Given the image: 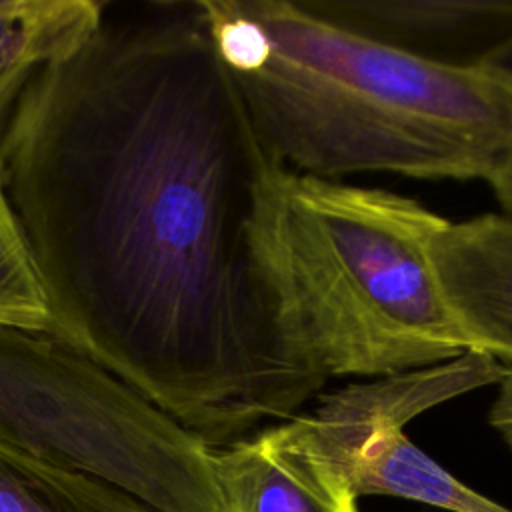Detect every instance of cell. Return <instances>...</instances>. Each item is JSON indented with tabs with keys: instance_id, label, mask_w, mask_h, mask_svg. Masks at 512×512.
<instances>
[{
	"instance_id": "1",
	"label": "cell",
	"mask_w": 512,
	"mask_h": 512,
	"mask_svg": "<svg viewBox=\"0 0 512 512\" xmlns=\"http://www.w3.org/2000/svg\"><path fill=\"white\" fill-rule=\"evenodd\" d=\"M284 168L196 2L104 20L30 80L0 138L48 334L212 448L294 418L328 380L260 266Z\"/></svg>"
},
{
	"instance_id": "2",
	"label": "cell",
	"mask_w": 512,
	"mask_h": 512,
	"mask_svg": "<svg viewBox=\"0 0 512 512\" xmlns=\"http://www.w3.org/2000/svg\"><path fill=\"white\" fill-rule=\"evenodd\" d=\"M272 152L298 174L486 180L512 138V92L426 62L294 0L196 2Z\"/></svg>"
},
{
	"instance_id": "3",
	"label": "cell",
	"mask_w": 512,
	"mask_h": 512,
	"mask_svg": "<svg viewBox=\"0 0 512 512\" xmlns=\"http://www.w3.org/2000/svg\"><path fill=\"white\" fill-rule=\"evenodd\" d=\"M448 222L390 190L278 174L260 266L288 336L326 378L392 376L472 350L432 258Z\"/></svg>"
},
{
	"instance_id": "4",
	"label": "cell",
	"mask_w": 512,
	"mask_h": 512,
	"mask_svg": "<svg viewBox=\"0 0 512 512\" xmlns=\"http://www.w3.org/2000/svg\"><path fill=\"white\" fill-rule=\"evenodd\" d=\"M0 438L158 512H226L214 448L48 332L0 326Z\"/></svg>"
},
{
	"instance_id": "5",
	"label": "cell",
	"mask_w": 512,
	"mask_h": 512,
	"mask_svg": "<svg viewBox=\"0 0 512 512\" xmlns=\"http://www.w3.org/2000/svg\"><path fill=\"white\" fill-rule=\"evenodd\" d=\"M446 398L444 376L420 368L324 394L304 420L316 450L358 498L384 494L450 512H512L462 484L404 434L412 418Z\"/></svg>"
},
{
	"instance_id": "6",
	"label": "cell",
	"mask_w": 512,
	"mask_h": 512,
	"mask_svg": "<svg viewBox=\"0 0 512 512\" xmlns=\"http://www.w3.org/2000/svg\"><path fill=\"white\" fill-rule=\"evenodd\" d=\"M312 12L414 58L480 64L512 40V0H306Z\"/></svg>"
},
{
	"instance_id": "7",
	"label": "cell",
	"mask_w": 512,
	"mask_h": 512,
	"mask_svg": "<svg viewBox=\"0 0 512 512\" xmlns=\"http://www.w3.org/2000/svg\"><path fill=\"white\" fill-rule=\"evenodd\" d=\"M226 512H360L350 484L316 450L304 416L214 448Z\"/></svg>"
},
{
	"instance_id": "8",
	"label": "cell",
	"mask_w": 512,
	"mask_h": 512,
	"mask_svg": "<svg viewBox=\"0 0 512 512\" xmlns=\"http://www.w3.org/2000/svg\"><path fill=\"white\" fill-rule=\"evenodd\" d=\"M432 258L472 350L512 362V214L448 222L434 238Z\"/></svg>"
},
{
	"instance_id": "9",
	"label": "cell",
	"mask_w": 512,
	"mask_h": 512,
	"mask_svg": "<svg viewBox=\"0 0 512 512\" xmlns=\"http://www.w3.org/2000/svg\"><path fill=\"white\" fill-rule=\"evenodd\" d=\"M104 12L98 0H0V138L30 80L80 48Z\"/></svg>"
},
{
	"instance_id": "10",
	"label": "cell",
	"mask_w": 512,
	"mask_h": 512,
	"mask_svg": "<svg viewBox=\"0 0 512 512\" xmlns=\"http://www.w3.org/2000/svg\"><path fill=\"white\" fill-rule=\"evenodd\" d=\"M0 512H152L130 494L0 438Z\"/></svg>"
},
{
	"instance_id": "11",
	"label": "cell",
	"mask_w": 512,
	"mask_h": 512,
	"mask_svg": "<svg viewBox=\"0 0 512 512\" xmlns=\"http://www.w3.org/2000/svg\"><path fill=\"white\" fill-rule=\"evenodd\" d=\"M50 308L0 170V326L50 332Z\"/></svg>"
},
{
	"instance_id": "12",
	"label": "cell",
	"mask_w": 512,
	"mask_h": 512,
	"mask_svg": "<svg viewBox=\"0 0 512 512\" xmlns=\"http://www.w3.org/2000/svg\"><path fill=\"white\" fill-rule=\"evenodd\" d=\"M502 366L504 372L498 380V394L490 408V424L512 450V362H504Z\"/></svg>"
},
{
	"instance_id": "13",
	"label": "cell",
	"mask_w": 512,
	"mask_h": 512,
	"mask_svg": "<svg viewBox=\"0 0 512 512\" xmlns=\"http://www.w3.org/2000/svg\"><path fill=\"white\" fill-rule=\"evenodd\" d=\"M486 182L492 186L494 196L504 208V212L512 214V138L506 144L500 158L496 160L494 168L490 170Z\"/></svg>"
},
{
	"instance_id": "14",
	"label": "cell",
	"mask_w": 512,
	"mask_h": 512,
	"mask_svg": "<svg viewBox=\"0 0 512 512\" xmlns=\"http://www.w3.org/2000/svg\"><path fill=\"white\" fill-rule=\"evenodd\" d=\"M480 70L498 80L506 90L512 92V40L494 50L482 64Z\"/></svg>"
}]
</instances>
